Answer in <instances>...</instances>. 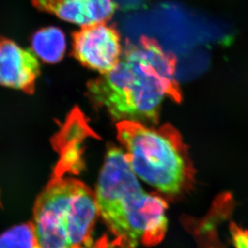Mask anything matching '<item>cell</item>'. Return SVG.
Instances as JSON below:
<instances>
[{"label": "cell", "mask_w": 248, "mask_h": 248, "mask_svg": "<svg viewBox=\"0 0 248 248\" xmlns=\"http://www.w3.org/2000/svg\"><path fill=\"white\" fill-rule=\"evenodd\" d=\"M87 94L115 121L157 125L165 99L182 101L177 58L147 36L126 42L115 69L88 82Z\"/></svg>", "instance_id": "cell-1"}, {"label": "cell", "mask_w": 248, "mask_h": 248, "mask_svg": "<svg viewBox=\"0 0 248 248\" xmlns=\"http://www.w3.org/2000/svg\"><path fill=\"white\" fill-rule=\"evenodd\" d=\"M95 198L98 213L123 248L162 239L168 226L166 203L143 190L121 148L108 149Z\"/></svg>", "instance_id": "cell-2"}, {"label": "cell", "mask_w": 248, "mask_h": 248, "mask_svg": "<svg viewBox=\"0 0 248 248\" xmlns=\"http://www.w3.org/2000/svg\"><path fill=\"white\" fill-rule=\"evenodd\" d=\"M116 129L129 165L140 179L167 194L180 193L190 183L193 168L174 126L124 120Z\"/></svg>", "instance_id": "cell-3"}, {"label": "cell", "mask_w": 248, "mask_h": 248, "mask_svg": "<svg viewBox=\"0 0 248 248\" xmlns=\"http://www.w3.org/2000/svg\"><path fill=\"white\" fill-rule=\"evenodd\" d=\"M98 214L96 198L81 182L54 177L34 208L39 248H75L86 241Z\"/></svg>", "instance_id": "cell-4"}, {"label": "cell", "mask_w": 248, "mask_h": 248, "mask_svg": "<svg viewBox=\"0 0 248 248\" xmlns=\"http://www.w3.org/2000/svg\"><path fill=\"white\" fill-rule=\"evenodd\" d=\"M72 54L84 66L100 75L115 69L122 55L119 31L107 22L81 27L72 36Z\"/></svg>", "instance_id": "cell-5"}, {"label": "cell", "mask_w": 248, "mask_h": 248, "mask_svg": "<svg viewBox=\"0 0 248 248\" xmlns=\"http://www.w3.org/2000/svg\"><path fill=\"white\" fill-rule=\"evenodd\" d=\"M41 74L38 59L31 50L16 42L0 36V85L21 91L28 94L35 92Z\"/></svg>", "instance_id": "cell-6"}, {"label": "cell", "mask_w": 248, "mask_h": 248, "mask_svg": "<svg viewBox=\"0 0 248 248\" xmlns=\"http://www.w3.org/2000/svg\"><path fill=\"white\" fill-rule=\"evenodd\" d=\"M36 9L84 27L108 22L117 5L113 0H31Z\"/></svg>", "instance_id": "cell-7"}, {"label": "cell", "mask_w": 248, "mask_h": 248, "mask_svg": "<svg viewBox=\"0 0 248 248\" xmlns=\"http://www.w3.org/2000/svg\"><path fill=\"white\" fill-rule=\"evenodd\" d=\"M66 50L64 32L57 27L39 29L31 38V51L42 62L55 64L62 60Z\"/></svg>", "instance_id": "cell-8"}, {"label": "cell", "mask_w": 248, "mask_h": 248, "mask_svg": "<svg viewBox=\"0 0 248 248\" xmlns=\"http://www.w3.org/2000/svg\"><path fill=\"white\" fill-rule=\"evenodd\" d=\"M0 248H39L33 226L19 224L0 234Z\"/></svg>", "instance_id": "cell-9"}, {"label": "cell", "mask_w": 248, "mask_h": 248, "mask_svg": "<svg viewBox=\"0 0 248 248\" xmlns=\"http://www.w3.org/2000/svg\"><path fill=\"white\" fill-rule=\"evenodd\" d=\"M230 234L234 248H248V230L232 223L230 226Z\"/></svg>", "instance_id": "cell-10"}, {"label": "cell", "mask_w": 248, "mask_h": 248, "mask_svg": "<svg viewBox=\"0 0 248 248\" xmlns=\"http://www.w3.org/2000/svg\"><path fill=\"white\" fill-rule=\"evenodd\" d=\"M82 248V247H78V248Z\"/></svg>", "instance_id": "cell-11"}]
</instances>
